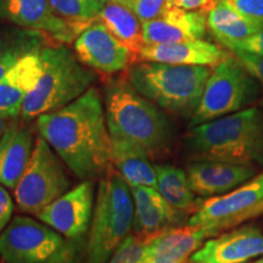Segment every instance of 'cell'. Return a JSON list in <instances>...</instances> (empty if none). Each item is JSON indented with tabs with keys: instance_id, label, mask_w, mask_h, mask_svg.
I'll return each instance as SVG.
<instances>
[{
	"instance_id": "44dd1931",
	"label": "cell",
	"mask_w": 263,
	"mask_h": 263,
	"mask_svg": "<svg viewBox=\"0 0 263 263\" xmlns=\"http://www.w3.org/2000/svg\"><path fill=\"white\" fill-rule=\"evenodd\" d=\"M33 136L25 126L12 122L0 137V184L15 189L31 160Z\"/></svg>"
},
{
	"instance_id": "cb8c5ba5",
	"label": "cell",
	"mask_w": 263,
	"mask_h": 263,
	"mask_svg": "<svg viewBox=\"0 0 263 263\" xmlns=\"http://www.w3.org/2000/svg\"><path fill=\"white\" fill-rule=\"evenodd\" d=\"M97 22L103 24L124 47L134 55V62L146 43L143 34L141 21L130 9L118 4H107L101 10Z\"/></svg>"
},
{
	"instance_id": "ac0fdd59",
	"label": "cell",
	"mask_w": 263,
	"mask_h": 263,
	"mask_svg": "<svg viewBox=\"0 0 263 263\" xmlns=\"http://www.w3.org/2000/svg\"><path fill=\"white\" fill-rule=\"evenodd\" d=\"M210 236L205 229L192 226L173 227L145 236V255L141 263H188Z\"/></svg>"
},
{
	"instance_id": "5b68a950",
	"label": "cell",
	"mask_w": 263,
	"mask_h": 263,
	"mask_svg": "<svg viewBox=\"0 0 263 263\" xmlns=\"http://www.w3.org/2000/svg\"><path fill=\"white\" fill-rule=\"evenodd\" d=\"M211 72L207 66L143 61L130 65L126 78L138 93L161 110L192 117Z\"/></svg>"
},
{
	"instance_id": "d6a6232c",
	"label": "cell",
	"mask_w": 263,
	"mask_h": 263,
	"mask_svg": "<svg viewBox=\"0 0 263 263\" xmlns=\"http://www.w3.org/2000/svg\"><path fill=\"white\" fill-rule=\"evenodd\" d=\"M217 0H167V8H178L188 11H201L209 14Z\"/></svg>"
},
{
	"instance_id": "83f0119b",
	"label": "cell",
	"mask_w": 263,
	"mask_h": 263,
	"mask_svg": "<svg viewBox=\"0 0 263 263\" xmlns=\"http://www.w3.org/2000/svg\"><path fill=\"white\" fill-rule=\"evenodd\" d=\"M145 236L129 234L118 246L107 263H141L145 255Z\"/></svg>"
},
{
	"instance_id": "ffe728a7",
	"label": "cell",
	"mask_w": 263,
	"mask_h": 263,
	"mask_svg": "<svg viewBox=\"0 0 263 263\" xmlns=\"http://www.w3.org/2000/svg\"><path fill=\"white\" fill-rule=\"evenodd\" d=\"M41 51L26 55L0 80V116L8 120L20 117L26 97L42 76Z\"/></svg>"
},
{
	"instance_id": "2e32d148",
	"label": "cell",
	"mask_w": 263,
	"mask_h": 263,
	"mask_svg": "<svg viewBox=\"0 0 263 263\" xmlns=\"http://www.w3.org/2000/svg\"><path fill=\"white\" fill-rule=\"evenodd\" d=\"M193 192L200 196L213 197L232 192L256 176V167L219 161H194L186 167Z\"/></svg>"
},
{
	"instance_id": "1f68e13d",
	"label": "cell",
	"mask_w": 263,
	"mask_h": 263,
	"mask_svg": "<svg viewBox=\"0 0 263 263\" xmlns=\"http://www.w3.org/2000/svg\"><path fill=\"white\" fill-rule=\"evenodd\" d=\"M233 54L236 58L240 59V61L246 66V68L251 72V74L257 80V82L261 85L262 97H263V57H258V55L249 54L245 51H233Z\"/></svg>"
},
{
	"instance_id": "836d02e7",
	"label": "cell",
	"mask_w": 263,
	"mask_h": 263,
	"mask_svg": "<svg viewBox=\"0 0 263 263\" xmlns=\"http://www.w3.org/2000/svg\"><path fill=\"white\" fill-rule=\"evenodd\" d=\"M12 212H14V201L5 186L0 184V234L11 222Z\"/></svg>"
},
{
	"instance_id": "5bb4252c",
	"label": "cell",
	"mask_w": 263,
	"mask_h": 263,
	"mask_svg": "<svg viewBox=\"0 0 263 263\" xmlns=\"http://www.w3.org/2000/svg\"><path fill=\"white\" fill-rule=\"evenodd\" d=\"M263 255V233L245 226L207 240L188 263H245Z\"/></svg>"
},
{
	"instance_id": "e0dca14e",
	"label": "cell",
	"mask_w": 263,
	"mask_h": 263,
	"mask_svg": "<svg viewBox=\"0 0 263 263\" xmlns=\"http://www.w3.org/2000/svg\"><path fill=\"white\" fill-rule=\"evenodd\" d=\"M230 52L205 39L185 41L170 44L145 45L136 62H162L183 66L215 67L230 57Z\"/></svg>"
},
{
	"instance_id": "7c38bea8",
	"label": "cell",
	"mask_w": 263,
	"mask_h": 263,
	"mask_svg": "<svg viewBox=\"0 0 263 263\" xmlns=\"http://www.w3.org/2000/svg\"><path fill=\"white\" fill-rule=\"evenodd\" d=\"M73 50L82 64L103 74L118 73L134 62L129 49L100 22H94L78 34Z\"/></svg>"
},
{
	"instance_id": "e575fe53",
	"label": "cell",
	"mask_w": 263,
	"mask_h": 263,
	"mask_svg": "<svg viewBox=\"0 0 263 263\" xmlns=\"http://www.w3.org/2000/svg\"><path fill=\"white\" fill-rule=\"evenodd\" d=\"M99 2L103 3L104 5H107V4H118V5H123V6H126V8L130 9L132 3H133V0H99Z\"/></svg>"
},
{
	"instance_id": "f546056e",
	"label": "cell",
	"mask_w": 263,
	"mask_h": 263,
	"mask_svg": "<svg viewBox=\"0 0 263 263\" xmlns=\"http://www.w3.org/2000/svg\"><path fill=\"white\" fill-rule=\"evenodd\" d=\"M240 15L263 26V0H227Z\"/></svg>"
},
{
	"instance_id": "484cf974",
	"label": "cell",
	"mask_w": 263,
	"mask_h": 263,
	"mask_svg": "<svg viewBox=\"0 0 263 263\" xmlns=\"http://www.w3.org/2000/svg\"><path fill=\"white\" fill-rule=\"evenodd\" d=\"M157 176V192L163 199L178 211L193 215L197 211L200 200L194 196L186 172L172 164H157L155 166Z\"/></svg>"
},
{
	"instance_id": "603a6c76",
	"label": "cell",
	"mask_w": 263,
	"mask_h": 263,
	"mask_svg": "<svg viewBox=\"0 0 263 263\" xmlns=\"http://www.w3.org/2000/svg\"><path fill=\"white\" fill-rule=\"evenodd\" d=\"M207 28L223 47L249 38L263 26L240 15L227 0H217L207 14Z\"/></svg>"
},
{
	"instance_id": "ba28073f",
	"label": "cell",
	"mask_w": 263,
	"mask_h": 263,
	"mask_svg": "<svg viewBox=\"0 0 263 263\" xmlns=\"http://www.w3.org/2000/svg\"><path fill=\"white\" fill-rule=\"evenodd\" d=\"M77 250L57 230L27 216H15L0 234L5 263H72Z\"/></svg>"
},
{
	"instance_id": "d4e9b609",
	"label": "cell",
	"mask_w": 263,
	"mask_h": 263,
	"mask_svg": "<svg viewBox=\"0 0 263 263\" xmlns=\"http://www.w3.org/2000/svg\"><path fill=\"white\" fill-rule=\"evenodd\" d=\"M51 43L43 33L31 29L14 27L0 31V80L26 55Z\"/></svg>"
},
{
	"instance_id": "6da1fadb",
	"label": "cell",
	"mask_w": 263,
	"mask_h": 263,
	"mask_svg": "<svg viewBox=\"0 0 263 263\" xmlns=\"http://www.w3.org/2000/svg\"><path fill=\"white\" fill-rule=\"evenodd\" d=\"M38 133L72 173L82 180L103 178L114 171L111 137L98 88L35 120Z\"/></svg>"
},
{
	"instance_id": "7a4b0ae2",
	"label": "cell",
	"mask_w": 263,
	"mask_h": 263,
	"mask_svg": "<svg viewBox=\"0 0 263 263\" xmlns=\"http://www.w3.org/2000/svg\"><path fill=\"white\" fill-rule=\"evenodd\" d=\"M103 101L111 138L139 147L151 160L170 150L173 130L168 118L138 93L127 78L108 80L104 85Z\"/></svg>"
},
{
	"instance_id": "3957f363",
	"label": "cell",
	"mask_w": 263,
	"mask_h": 263,
	"mask_svg": "<svg viewBox=\"0 0 263 263\" xmlns=\"http://www.w3.org/2000/svg\"><path fill=\"white\" fill-rule=\"evenodd\" d=\"M185 144L194 161L263 166V110L249 107L192 127Z\"/></svg>"
},
{
	"instance_id": "d6986e66",
	"label": "cell",
	"mask_w": 263,
	"mask_h": 263,
	"mask_svg": "<svg viewBox=\"0 0 263 263\" xmlns=\"http://www.w3.org/2000/svg\"><path fill=\"white\" fill-rule=\"evenodd\" d=\"M134 203L133 229L138 235L150 236L162 230L180 227L186 213L170 205L156 189L150 186H130Z\"/></svg>"
},
{
	"instance_id": "d590c367",
	"label": "cell",
	"mask_w": 263,
	"mask_h": 263,
	"mask_svg": "<svg viewBox=\"0 0 263 263\" xmlns=\"http://www.w3.org/2000/svg\"><path fill=\"white\" fill-rule=\"evenodd\" d=\"M8 118L0 116V137H2V134L4 133V130L6 129V127H8Z\"/></svg>"
},
{
	"instance_id": "4fadbf2b",
	"label": "cell",
	"mask_w": 263,
	"mask_h": 263,
	"mask_svg": "<svg viewBox=\"0 0 263 263\" xmlns=\"http://www.w3.org/2000/svg\"><path fill=\"white\" fill-rule=\"evenodd\" d=\"M0 17L16 27L41 32L57 44L74 43L77 34L55 15L49 0H0Z\"/></svg>"
},
{
	"instance_id": "8d00e7d4",
	"label": "cell",
	"mask_w": 263,
	"mask_h": 263,
	"mask_svg": "<svg viewBox=\"0 0 263 263\" xmlns=\"http://www.w3.org/2000/svg\"><path fill=\"white\" fill-rule=\"evenodd\" d=\"M254 263H263V258H262V259H258V261H256V262H254Z\"/></svg>"
},
{
	"instance_id": "f1b7e54d",
	"label": "cell",
	"mask_w": 263,
	"mask_h": 263,
	"mask_svg": "<svg viewBox=\"0 0 263 263\" xmlns=\"http://www.w3.org/2000/svg\"><path fill=\"white\" fill-rule=\"evenodd\" d=\"M167 0H133L130 10L141 22L156 18L166 8Z\"/></svg>"
},
{
	"instance_id": "8992f818",
	"label": "cell",
	"mask_w": 263,
	"mask_h": 263,
	"mask_svg": "<svg viewBox=\"0 0 263 263\" xmlns=\"http://www.w3.org/2000/svg\"><path fill=\"white\" fill-rule=\"evenodd\" d=\"M134 203L129 186L116 171L100 179L84 263H107L133 229Z\"/></svg>"
},
{
	"instance_id": "8fae6325",
	"label": "cell",
	"mask_w": 263,
	"mask_h": 263,
	"mask_svg": "<svg viewBox=\"0 0 263 263\" xmlns=\"http://www.w3.org/2000/svg\"><path fill=\"white\" fill-rule=\"evenodd\" d=\"M95 199L93 180H83L43 209L35 217L57 230L67 241L80 245L89 233Z\"/></svg>"
},
{
	"instance_id": "9a60e30c",
	"label": "cell",
	"mask_w": 263,
	"mask_h": 263,
	"mask_svg": "<svg viewBox=\"0 0 263 263\" xmlns=\"http://www.w3.org/2000/svg\"><path fill=\"white\" fill-rule=\"evenodd\" d=\"M141 26L146 45L203 39L209 29L206 12L167 6L156 18L141 22Z\"/></svg>"
},
{
	"instance_id": "4316f807",
	"label": "cell",
	"mask_w": 263,
	"mask_h": 263,
	"mask_svg": "<svg viewBox=\"0 0 263 263\" xmlns=\"http://www.w3.org/2000/svg\"><path fill=\"white\" fill-rule=\"evenodd\" d=\"M52 11L80 34L89 27L100 15L104 4L99 0H49Z\"/></svg>"
},
{
	"instance_id": "30bf717a",
	"label": "cell",
	"mask_w": 263,
	"mask_h": 263,
	"mask_svg": "<svg viewBox=\"0 0 263 263\" xmlns=\"http://www.w3.org/2000/svg\"><path fill=\"white\" fill-rule=\"evenodd\" d=\"M263 216V172L222 196L201 201L188 226L205 229L211 236Z\"/></svg>"
},
{
	"instance_id": "7402d4cb",
	"label": "cell",
	"mask_w": 263,
	"mask_h": 263,
	"mask_svg": "<svg viewBox=\"0 0 263 263\" xmlns=\"http://www.w3.org/2000/svg\"><path fill=\"white\" fill-rule=\"evenodd\" d=\"M111 161L114 170L129 186H150L157 190V176L151 159L127 141L111 138Z\"/></svg>"
},
{
	"instance_id": "277c9868",
	"label": "cell",
	"mask_w": 263,
	"mask_h": 263,
	"mask_svg": "<svg viewBox=\"0 0 263 263\" xmlns=\"http://www.w3.org/2000/svg\"><path fill=\"white\" fill-rule=\"evenodd\" d=\"M41 57L42 76L26 97L20 115L24 123L73 103L98 80L95 71L82 64L66 44L51 43L42 49Z\"/></svg>"
},
{
	"instance_id": "52a82bcc",
	"label": "cell",
	"mask_w": 263,
	"mask_h": 263,
	"mask_svg": "<svg viewBox=\"0 0 263 263\" xmlns=\"http://www.w3.org/2000/svg\"><path fill=\"white\" fill-rule=\"evenodd\" d=\"M261 85L235 55L213 67L201 100L190 117V128L249 108L257 100Z\"/></svg>"
},
{
	"instance_id": "9c48e42d",
	"label": "cell",
	"mask_w": 263,
	"mask_h": 263,
	"mask_svg": "<svg viewBox=\"0 0 263 263\" xmlns=\"http://www.w3.org/2000/svg\"><path fill=\"white\" fill-rule=\"evenodd\" d=\"M70 186L62 160L42 137L37 138L31 160L14 189L18 211L37 216Z\"/></svg>"
},
{
	"instance_id": "4dcf8cb0",
	"label": "cell",
	"mask_w": 263,
	"mask_h": 263,
	"mask_svg": "<svg viewBox=\"0 0 263 263\" xmlns=\"http://www.w3.org/2000/svg\"><path fill=\"white\" fill-rule=\"evenodd\" d=\"M230 51H245L249 54L263 57V28L255 34L250 35L249 38L236 43H232L226 47Z\"/></svg>"
}]
</instances>
